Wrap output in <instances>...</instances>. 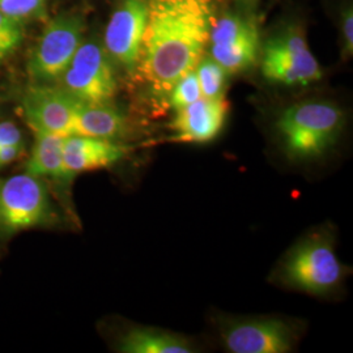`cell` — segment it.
<instances>
[{
	"label": "cell",
	"instance_id": "cell-1",
	"mask_svg": "<svg viewBox=\"0 0 353 353\" xmlns=\"http://www.w3.org/2000/svg\"><path fill=\"white\" fill-rule=\"evenodd\" d=\"M214 0H148L147 26L134 74L159 97L194 71L208 45Z\"/></svg>",
	"mask_w": 353,
	"mask_h": 353
},
{
	"label": "cell",
	"instance_id": "cell-2",
	"mask_svg": "<svg viewBox=\"0 0 353 353\" xmlns=\"http://www.w3.org/2000/svg\"><path fill=\"white\" fill-rule=\"evenodd\" d=\"M345 114L332 102L292 105L279 117L276 128L285 154L293 161L323 157L341 138Z\"/></svg>",
	"mask_w": 353,
	"mask_h": 353
},
{
	"label": "cell",
	"instance_id": "cell-3",
	"mask_svg": "<svg viewBox=\"0 0 353 353\" xmlns=\"http://www.w3.org/2000/svg\"><path fill=\"white\" fill-rule=\"evenodd\" d=\"M58 221L59 214L41 178L26 173L0 178V239Z\"/></svg>",
	"mask_w": 353,
	"mask_h": 353
},
{
	"label": "cell",
	"instance_id": "cell-4",
	"mask_svg": "<svg viewBox=\"0 0 353 353\" xmlns=\"http://www.w3.org/2000/svg\"><path fill=\"white\" fill-rule=\"evenodd\" d=\"M279 278L284 285L310 294H326L335 290L344 278V267L327 232L300 242L280 265Z\"/></svg>",
	"mask_w": 353,
	"mask_h": 353
},
{
	"label": "cell",
	"instance_id": "cell-5",
	"mask_svg": "<svg viewBox=\"0 0 353 353\" xmlns=\"http://www.w3.org/2000/svg\"><path fill=\"white\" fill-rule=\"evenodd\" d=\"M84 29V19L75 13H64L51 20L26 64L28 75L34 84L61 80L83 42Z\"/></svg>",
	"mask_w": 353,
	"mask_h": 353
},
{
	"label": "cell",
	"instance_id": "cell-6",
	"mask_svg": "<svg viewBox=\"0 0 353 353\" xmlns=\"http://www.w3.org/2000/svg\"><path fill=\"white\" fill-rule=\"evenodd\" d=\"M262 74L283 85H309L321 80L322 68L303 32L293 28L270 38L262 49Z\"/></svg>",
	"mask_w": 353,
	"mask_h": 353
},
{
	"label": "cell",
	"instance_id": "cell-7",
	"mask_svg": "<svg viewBox=\"0 0 353 353\" xmlns=\"http://www.w3.org/2000/svg\"><path fill=\"white\" fill-rule=\"evenodd\" d=\"M59 81L64 90L85 103L110 102L118 89L113 61L96 39L81 42Z\"/></svg>",
	"mask_w": 353,
	"mask_h": 353
},
{
	"label": "cell",
	"instance_id": "cell-8",
	"mask_svg": "<svg viewBox=\"0 0 353 353\" xmlns=\"http://www.w3.org/2000/svg\"><path fill=\"white\" fill-rule=\"evenodd\" d=\"M81 101L62 87L33 84L26 89L21 109L33 132L68 137L74 134L76 114Z\"/></svg>",
	"mask_w": 353,
	"mask_h": 353
},
{
	"label": "cell",
	"instance_id": "cell-9",
	"mask_svg": "<svg viewBox=\"0 0 353 353\" xmlns=\"http://www.w3.org/2000/svg\"><path fill=\"white\" fill-rule=\"evenodd\" d=\"M147 14L148 0H122L105 29V50L113 63L130 74L135 72L139 62Z\"/></svg>",
	"mask_w": 353,
	"mask_h": 353
},
{
	"label": "cell",
	"instance_id": "cell-10",
	"mask_svg": "<svg viewBox=\"0 0 353 353\" xmlns=\"http://www.w3.org/2000/svg\"><path fill=\"white\" fill-rule=\"evenodd\" d=\"M221 336L233 353H285L293 348L296 334L279 318L230 321L221 326Z\"/></svg>",
	"mask_w": 353,
	"mask_h": 353
},
{
	"label": "cell",
	"instance_id": "cell-11",
	"mask_svg": "<svg viewBox=\"0 0 353 353\" xmlns=\"http://www.w3.org/2000/svg\"><path fill=\"white\" fill-rule=\"evenodd\" d=\"M229 103L223 99L202 97L189 106L176 110L169 128L174 132L169 141L208 143L221 132L227 121Z\"/></svg>",
	"mask_w": 353,
	"mask_h": 353
},
{
	"label": "cell",
	"instance_id": "cell-12",
	"mask_svg": "<svg viewBox=\"0 0 353 353\" xmlns=\"http://www.w3.org/2000/svg\"><path fill=\"white\" fill-rule=\"evenodd\" d=\"M126 147L112 140L68 135L63 144V160L67 170L75 176L83 172L106 169L119 163Z\"/></svg>",
	"mask_w": 353,
	"mask_h": 353
},
{
	"label": "cell",
	"instance_id": "cell-13",
	"mask_svg": "<svg viewBox=\"0 0 353 353\" xmlns=\"http://www.w3.org/2000/svg\"><path fill=\"white\" fill-rule=\"evenodd\" d=\"M127 132L128 122L125 114L121 113L109 102L80 103L72 135L115 141L125 138Z\"/></svg>",
	"mask_w": 353,
	"mask_h": 353
},
{
	"label": "cell",
	"instance_id": "cell-14",
	"mask_svg": "<svg viewBox=\"0 0 353 353\" xmlns=\"http://www.w3.org/2000/svg\"><path fill=\"white\" fill-rule=\"evenodd\" d=\"M34 145L26 165V173L37 178H51L62 185L70 183L72 176L63 160L65 137L48 132H34Z\"/></svg>",
	"mask_w": 353,
	"mask_h": 353
},
{
	"label": "cell",
	"instance_id": "cell-15",
	"mask_svg": "<svg viewBox=\"0 0 353 353\" xmlns=\"http://www.w3.org/2000/svg\"><path fill=\"white\" fill-rule=\"evenodd\" d=\"M118 351L125 353H190L192 345L185 338L160 328L137 327L121 338Z\"/></svg>",
	"mask_w": 353,
	"mask_h": 353
},
{
	"label": "cell",
	"instance_id": "cell-16",
	"mask_svg": "<svg viewBox=\"0 0 353 353\" xmlns=\"http://www.w3.org/2000/svg\"><path fill=\"white\" fill-rule=\"evenodd\" d=\"M261 55L259 30L227 43L210 45V57L220 64L228 75L250 70Z\"/></svg>",
	"mask_w": 353,
	"mask_h": 353
},
{
	"label": "cell",
	"instance_id": "cell-17",
	"mask_svg": "<svg viewBox=\"0 0 353 353\" xmlns=\"http://www.w3.org/2000/svg\"><path fill=\"white\" fill-rule=\"evenodd\" d=\"M195 72L199 81V87L202 90L203 97L205 99L225 97L227 71L220 64L216 63L210 55L203 57L201 62L195 67Z\"/></svg>",
	"mask_w": 353,
	"mask_h": 353
},
{
	"label": "cell",
	"instance_id": "cell-18",
	"mask_svg": "<svg viewBox=\"0 0 353 353\" xmlns=\"http://www.w3.org/2000/svg\"><path fill=\"white\" fill-rule=\"evenodd\" d=\"M202 97V90L199 87L196 72L194 70L181 77L176 81V85L172 88L169 93V106L176 112L198 101Z\"/></svg>",
	"mask_w": 353,
	"mask_h": 353
},
{
	"label": "cell",
	"instance_id": "cell-19",
	"mask_svg": "<svg viewBox=\"0 0 353 353\" xmlns=\"http://www.w3.org/2000/svg\"><path fill=\"white\" fill-rule=\"evenodd\" d=\"M24 39L23 23L0 12V62L17 50Z\"/></svg>",
	"mask_w": 353,
	"mask_h": 353
},
{
	"label": "cell",
	"instance_id": "cell-20",
	"mask_svg": "<svg viewBox=\"0 0 353 353\" xmlns=\"http://www.w3.org/2000/svg\"><path fill=\"white\" fill-rule=\"evenodd\" d=\"M50 0H0V12L24 23L46 13Z\"/></svg>",
	"mask_w": 353,
	"mask_h": 353
},
{
	"label": "cell",
	"instance_id": "cell-21",
	"mask_svg": "<svg viewBox=\"0 0 353 353\" xmlns=\"http://www.w3.org/2000/svg\"><path fill=\"white\" fill-rule=\"evenodd\" d=\"M341 43L345 58L351 57L353 52V12L351 7L345 8L341 13Z\"/></svg>",
	"mask_w": 353,
	"mask_h": 353
},
{
	"label": "cell",
	"instance_id": "cell-22",
	"mask_svg": "<svg viewBox=\"0 0 353 353\" xmlns=\"http://www.w3.org/2000/svg\"><path fill=\"white\" fill-rule=\"evenodd\" d=\"M24 143L23 132L12 122H0V147Z\"/></svg>",
	"mask_w": 353,
	"mask_h": 353
},
{
	"label": "cell",
	"instance_id": "cell-23",
	"mask_svg": "<svg viewBox=\"0 0 353 353\" xmlns=\"http://www.w3.org/2000/svg\"><path fill=\"white\" fill-rule=\"evenodd\" d=\"M24 148H26L24 143L0 147V168L11 164L16 159H19L20 154H23Z\"/></svg>",
	"mask_w": 353,
	"mask_h": 353
},
{
	"label": "cell",
	"instance_id": "cell-24",
	"mask_svg": "<svg viewBox=\"0 0 353 353\" xmlns=\"http://www.w3.org/2000/svg\"><path fill=\"white\" fill-rule=\"evenodd\" d=\"M239 1H241L242 4H245V6H248V7H254L258 0H239Z\"/></svg>",
	"mask_w": 353,
	"mask_h": 353
}]
</instances>
